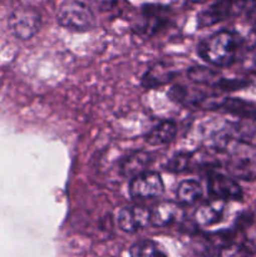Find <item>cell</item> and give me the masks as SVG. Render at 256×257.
I'll list each match as a JSON object with an SVG mask.
<instances>
[{
    "instance_id": "1",
    "label": "cell",
    "mask_w": 256,
    "mask_h": 257,
    "mask_svg": "<svg viewBox=\"0 0 256 257\" xmlns=\"http://www.w3.org/2000/svg\"><path fill=\"white\" fill-rule=\"evenodd\" d=\"M240 49V40L235 33L230 30L211 34L200 42L197 52L200 57L215 68L230 67L235 63Z\"/></svg>"
},
{
    "instance_id": "2",
    "label": "cell",
    "mask_w": 256,
    "mask_h": 257,
    "mask_svg": "<svg viewBox=\"0 0 256 257\" xmlns=\"http://www.w3.org/2000/svg\"><path fill=\"white\" fill-rule=\"evenodd\" d=\"M59 25L74 32H87L94 28L95 15L82 0H65L57 13Z\"/></svg>"
},
{
    "instance_id": "3",
    "label": "cell",
    "mask_w": 256,
    "mask_h": 257,
    "mask_svg": "<svg viewBox=\"0 0 256 257\" xmlns=\"http://www.w3.org/2000/svg\"><path fill=\"white\" fill-rule=\"evenodd\" d=\"M40 27H42V17L34 8H18L9 17L10 30L19 39H30L39 32Z\"/></svg>"
},
{
    "instance_id": "4",
    "label": "cell",
    "mask_w": 256,
    "mask_h": 257,
    "mask_svg": "<svg viewBox=\"0 0 256 257\" xmlns=\"http://www.w3.org/2000/svg\"><path fill=\"white\" fill-rule=\"evenodd\" d=\"M165 191V183L157 172H146L136 176L131 180L130 193L137 200H150L160 197Z\"/></svg>"
},
{
    "instance_id": "5",
    "label": "cell",
    "mask_w": 256,
    "mask_h": 257,
    "mask_svg": "<svg viewBox=\"0 0 256 257\" xmlns=\"http://www.w3.org/2000/svg\"><path fill=\"white\" fill-rule=\"evenodd\" d=\"M238 14H241L240 0H217L197 15L198 28L211 27Z\"/></svg>"
},
{
    "instance_id": "6",
    "label": "cell",
    "mask_w": 256,
    "mask_h": 257,
    "mask_svg": "<svg viewBox=\"0 0 256 257\" xmlns=\"http://www.w3.org/2000/svg\"><path fill=\"white\" fill-rule=\"evenodd\" d=\"M118 227L127 233H135L151 225V210L145 206H124L118 211Z\"/></svg>"
},
{
    "instance_id": "7",
    "label": "cell",
    "mask_w": 256,
    "mask_h": 257,
    "mask_svg": "<svg viewBox=\"0 0 256 257\" xmlns=\"http://www.w3.org/2000/svg\"><path fill=\"white\" fill-rule=\"evenodd\" d=\"M207 187L208 193L212 198L222 201H238L242 198V190L240 185L231 176L221 175L217 172L211 173L208 176Z\"/></svg>"
},
{
    "instance_id": "8",
    "label": "cell",
    "mask_w": 256,
    "mask_h": 257,
    "mask_svg": "<svg viewBox=\"0 0 256 257\" xmlns=\"http://www.w3.org/2000/svg\"><path fill=\"white\" fill-rule=\"evenodd\" d=\"M226 171L235 180L256 181V153L232 156L226 163Z\"/></svg>"
},
{
    "instance_id": "9",
    "label": "cell",
    "mask_w": 256,
    "mask_h": 257,
    "mask_svg": "<svg viewBox=\"0 0 256 257\" xmlns=\"http://www.w3.org/2000/svg\"><path fill=\"white\" fill-rule=\"evenodd\" d=\"M228 132L232 140L250 147H256V114L238 117L228 124Z\"/></svg>"
},
{
    "instance_id": "10",
    "label": "cell",
    "mask_w": 256,
    "mask_h": 257,
    "mask_svg": "<svg viewBox=\"0 0 256 257\" xmlns=\"http://www.w3.org/2000/svg\"><path fill=\"white\" fill-rule=\"evenodd\" d=\"M175 75L176 73L171 65L167 63L157 62L146 70L141 83L146 89H155L172 82Z\"/></svg>"
},
{
    "instance_id": "11",
    "label": "cell",
    "mask_w": 256,
    "mask_h": 257,
    "mask_svg": "<svg viewBox=\"0 0 256 257\" xmlns=\"http://www.w3.org/2000/svg\"><path fill=\"white\" fill-rule=\"evenodd\" d=\"M225 201L213 198L212 201L203 203L196 210L195 221L201 227H210L220 222L225 215Z\"/></svg>"
},
{
    "instance_id": "12",
    "label": "cell",
    "mask_w": 256,
    "mask_h": 257,
    "mask_svg": "<svg viewBox=\"0 0 256 257\" xmlns=\"http://www.w3.org/2000/svg\"><path fill=\"white\" fill-rule=\"evenodd\" d=\"M181 207L171 201L157 203L151 210V225L156 227H167L181 218Z\"/></svg>"
},
{
    "instance_id": "13",
    "label": "cell",
    "mask_w": 256,
    "mask_h": 257,
    "mask_svg": "<svg viewBox=\"0 0 256 257\" xmlns=\"http://www.w3.org/2000/svg\"><path fill=\"white\" fill-rule=\"evenodd\" d=\"M177 135V125L172 120H163L146 135V142L150 146H162L172 142Z\"/></svg>"
},
{
    "instance_id": "14",
    "label": "cell",
    "mask_w": 256,
    "mask_h": 257,
    "mask_svg": "<svg viewBox=\"0 0 256 257\" xmlns=\"http://www.w3.org/2000/svg\"><path fill=\"white\" fill-rule=\"evenodd\" d=\"M151 156L147 152H136L124 158L120 165V173L124 177L133 178L141 173L146 172L148 166L151 165Z\"/></svg>"
},
{
    "instance_id": "15",
    "label": "cell",
    "mask_w": 256,
    "mask_h": 257,
    "mask_svg": "<svg viewBox=\"0 0 256 257\" xmlns=\"http://www.w3.org/2000/svg\"><path fill=\"white\" fill-rule=\"evenodd\" d=\"M177 200L182 205H195L201 201L203 188L197 180H185L177 187Z\"/></svg>"
},
{
    "instance_id": "16",
    "label": "cell",
    "mask_w": 256,
    "mask_h": 257,
    "mask_svg": "<svg viewBox=\"0 0 256 257\" xmlns=\"http://www.w3.org/2000/svg\"><path fill=\"white\" fill-rule=\"evenodd\" d=\"M187 77L191 82L200 85H210V87L217 88L222 77L218 70L207 67H193L187 70Z\"/></svg>"
},
{
    "instance_id": "17",
    "label": "cell",
    "mask_w": 256,
    "mask_h": 257,
    "mask_svg": "<svg viewBox=\"0 0 256 257\" xmlns=\"http://www.w3.org/2000/svg\"><path fill=\"white\" fill-rule=\"evenodd\" d=\"M131 257H168L165 251L151 240H142L136 242L130 250Z\"/></svg>"
},
{
    "instance_id": "18",
    "label": "cell",
    "mask_w": 256,
    "mask_h": 257,
    "mask_svg": "<svg viewBox=\"0 0 256 257\" xmlns=\"http://www.w3.org/2000/svg\"><path fill=\"white\" fill-rule=\"evenodd\" d=\"M243 236V245L251 251H256V222L252 218H246L240 226Z\"/></svg>"
},
{
    "instance_id": "19",
    "label": "cell",
    "mask_w": 256,
    "mask_h": 257,
    "mask_svg": "<svg viewBox=\"0 0 256 257\" xmlns=\"http://www.w3.org/2000/svg\"><path fill=\"white\" fill-rule=\"evenodd\" d=\"M191 162H192V156H191L190 153H176V155L167 162L166 170L175 173L183 172V171H186L190 167Z\"/></svg>"
},
{
    "instance_id": "20",
    "label": "cell",
    "mask_w": 256,
    "mask_h": 257,
    "mask_svg": "<svg viewBox=\"0 0 256 257\" xmlns=\"http://www.w3.org/2000/svg\"><path fill=\"white\" fill-rule=\"evenodd\" d=\"M241 13L256 22V0H240Z\"/></svg>"
},
{
    "instance_id": "21",
    "label": "cell",
    "mask_w": 256,
    "mask_h": 257,
    "mask_svg": "<svg viewBox=\"0 0 256 257\" xmlns=\"http://www.w3.org/2000/svg\"><path fill=\"white\" fill-rule=\"evenodd\" d=\"M99 10H110L115 5L117 0H93Z\"/></svg>"
},
{
    "instance_id": "22",
    "label": "cell",
    "mask_w": 256,
    "mask_h": 257,
    "mask_svg": "<svg viewBox=\"0 0 256 257\" xmlns=\"http://www.w3.org/2000/svg\"><path fill=\"white\" fill-rule=\"evenodd\" d=\"M251 60H252L253 64L256 65V47L253 48L252 52H251Z\"/></svg>"
},
{
    "instance_id": "23",
    "label": "cell",
    "mask_w": 256,
    "mask_h": 257,
    "mask_svg": "<svg viewBox=\"0 0 256 257\" xmlns=\"http://www.w3.org/2000/svg\"><path fill=\"white\" fill-rule=\"evenodd\" d=\"M188 2H191V3H205V2H207V0H188Z\"/></svg>"
}]
</instances>
